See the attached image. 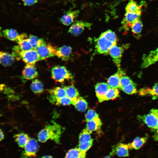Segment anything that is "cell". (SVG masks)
Here are the masks:
<instances>
[{
  "instance_id": "6da1fadb",
  "label": "cell",
  "mask_w": 158,
  "mask_h": 158,
  "mask_svg": "<svg viewBox=\"0 0 158 158\" xmlns=\"http://www.w3.org/2000/svg\"><path fill=\"white\" fill-rule=\"evenodd\" d=\"M96 42V52L100 54L108 55L110 48L117 45V38L115 33L109 30L102 33Z\"/></svg>"
},
{
  "instance_id": "7a4b0ae2",
  "label": "cell",
  "mask_w": 158,
  "mask_h": 158,
  "mask_svg": "<svg viewBox=\"0 0 158 158\" xmlns=\"http://www.w3.org/2000/svg\"><path fill=\"white\" fill-rule=\"evenodd\" d=\"M63 132L62 126L54 121L49 123L38 134L39 141L44 143L49 139L57 144L60 143V138Z\"/></svg>"
},
{
  "instance_id": "3957f363",
  "label": "cell",
  "mask_w": 158,
  "mask_h": 158,
  "mask_svg": "<svg viewBox=\"0 0 158 158\" xmlns=\"http://www.w3.org/2000/svg\"><path fill=\"white\" fill-rule=\"evenodd\" d=\"M52 78L56 82H64L65 80L73 78V75L66 67L56 66L51 70Z\"/></svg>"
},
{
  "instance_id": "277c9868",
  "label": "cell",
  "mask_w": 158,
  "mask_h": 158,
  "mask_svg": "<svg viewBox=\"0 0 158 158\" xmlns=\"http://www.w3.org/2000/svg\"><path fill=\"white\" fill-rule=\"evenodd\" d=\"M138 118L150 129L155 130L158 124V110L153 109L149 114L138 116Z\"/></svg>"
},
{
  "instance_id": "5b68a950",
  "label": "cell",
  "mask_w": 158,
  "mask_h": 158,
  "mask_svg": "<svg viewBox=\"0 0 158 158\" xmlns=\"http://www.w3.org/2000/svg\"><path fill=\"white\" fill-rule=\"evenodd\" d=\"M57 48L52 44L44 42L35 50L39 55L40 60L55 56Z\"/></svg>"
},
{
  "instance_id": "8992f818",
  "label": "cell",
  "mask_w": 158,
  "mask_h": 158,
  "mask_svg": "<svg viewBox=\"0 0 158 158\" xmlns=\"http://www.w3.org/2000/svg\"><path fill=\"white\" fill-rule=\"evenodd\" d=\"M39 149V145L37 140L34 138H30L25 146L21 158H31L36 156Z\"/></svg>"
},
{
  "instance_id": "52a82bcc",
  "label": "cell",
  "mask_w": 158,
  "mask_h": 158,
  "mask_svg": "<svg viewBox=\"0 0 158 158\" xmlns=\"http://www.w3.org/2000/svg\"><path fill=\"white\" fill-rule=\"evenodd\" d=\"M19 59H22L27 64L32 65L40 60L37 51L33 49L27 51H21L19 54Z\"/></svg>"
},
{
  "instance_id": "ba28073f",
  "label": "cell",
  "mask_w": 158,
  "mask_h": 158,
  "mask_svg": "<svg viewBox=\"0 0 158 158\" xmlns=\"http://www.w3.org/2000/svg\"><path fill=\"white\" fill-rule=\"evenodd\" d=\"M128 45H123L122 46H118L117 45L112 46L110 49L109 54L110 55L114 64L118 67L120 68L121 66V59L124 50L126 48H128Z\"/></svg>"
},
{
  "instance_id": "9c48e42d",
  "label": "cell",
  "mask_w": 158,
  "mask_h": 158,
  "mask_svg": "<svg viewBox=\"0 0 158 158\" xmlns=\"http://www.w3.org/2000/svg\"><path fill=\"white\" fill-rule=\"evenodd\" d=\"M91 23L82 21H76L69 29L68 32L73 36L80 35L85 29L90 28L92 26Z\"/></svg>"
},
{
  "instance_id": "30bf717a",
  "label": "cell",
  "mask_w": 158,
  "mask_h": 158,
  "mask_svg": "<svg viewBox=\"0 0 158 158\" xmlns=\"http://www.w3.org/2000/svg\"><path fill=\"white\" fill-rule=\"evenodd\" d=\"M141 68L145 69L158 61V48L152 51L149 54H144L142 58Z\"/></svg>"
},
{
  "instance_id": "8fae6325",
  "label": "cell",
  "mask_w": 158,
  "mask_h": 158,
  "mask_svg": "<svg viewBox=\"0 0 158 158\" xmlns=\"http://www.w3.org/2000/svg\"><path fill=\"white\" fill-rule=\"evenodd\" d=\"M140 16L135 13L126 12L122 22V27L124 30L127 31L131 29L132 25L140 19Z\"/></svg>"
},
{
  "instance_id": "7c38bea8",
  "label": "cell",
  "mask_w": 158,
  "mask_h": 158,
  "mask_svg": "<svg viewBox=\"0 0 158 158\" xmlns=\"http://www.w3.org/2000/svg\"><path fill=\"white\" fill-rule=\"evenodd\" d=\"M2 35L10 40L17 42L27 37V35L25 33L19 35L16 30L13 29L4 30L2 33Z\"/></svg>"
},
{
  "instance_id": "4fadbf2b",
  "label": "cell",
  "mask_w": 158,
  "mask_h": 158,
  "mask_svg": "<svg viewBox=\"0 0 158 158\" xmlns=\"http://www.w3.org/2000/svg\"><path fill=\"white\" fill-rule=\"evenodd\" d=\"M49 100L52 104H56L59 99L66 96V90L64 88L57 87L49 90Z\"/></svg>"
},
{
  "instance_id": "5bb4252c",
  "label": "cell",
  "mask_w": 158,
  "mask_h": 158,
  "mask_svg": "<svg viewBox=\"0 0 158 158\" xmlns=\"http://www.w3.org/2000/svg\"><path fill=\"white\" fill-rule=\"evenodd\" d=\"M126 73L120 68L118 72L112 75L108 78L107 84L110 88L118 89L120 88V79L121 77L125 76Z\"/></svg>"
},
{
  "instance_id": "9a60e30c",
  "label": "cell",
  "mask_w": 158,
  "mask_h": 158,
  "mask_svg": "<svg viewBox=\"0 0 158 158\" xmlns=\"http://www.w3.org/2000/svg\"><path fill=\"white\" fill-rule=\"evenodd\" d=\"M128 144L119 143L114 147L110 153V156L116 155L119 157L129 156V149Z\"/></svg>"
},
{
  "instance_id": "2e32d148",
  "label": "cell",
  "mask_w": 158,
  "mask_h": 158,
  "mask_svg": "<svg viewBox=\"0 0 158 158\" xmlns=\"http://www.w3.org/2000/svg\"><path fill=\"white\" fill-rule=\"evenodd\" d=\"M110 88L107 84L104 82L98 83L96 85V96L100 102L104 101V98Z\"/></svg>"
},
{
  "instance_id": "e0dca14e",
  "label": "cell",
  "mask_w": 158,
  "mask_h": 158,
  "mask_svg": "<svg viewBox=\"0 0 158 158\" xmlns=\"http://www.w3.org/2000/svg\"><path fill=\"white\" fill-rule=\"evenodd\" d=\"M138 93L140 96H150L153 100L156 99L158 98V82L156 83L152 88H143L140 89Z\"/></svg>"
},
{
  "instance_id": "ac0fdd59",
  "label": "cell",
  "mask_w": 158,
  "mask_h": 158,
  "mask_svg": "<svg viewBox=\"0 0 158 158\" xmlns=\"http://www.w3.org/2000/svg\"><path fill=\"white\" fill-rule=\"evenodd\" d=\"M80 11H70L65 14L61 18L60 21L63 25L69 26L74 22L75 19L78 17Z\"/></svg>"
},
{
  "instance_id": "d6986e66",
  "label": "cell",
  "mask_w": 158,
  "mask_h": 158,
  "mask_svg": "<svg viewBox=\"0 0 158 158\" xmlns=\"http://www.w3.org/2000/svg\"><path fill=\"white\" fill-rule=\"evenodd\" d=\"M23 76L27 80H33L38 76V73L34 65L27 64L23 69Z\"/></svg>"
},
{
  "instance_id": "ffe728a7",
  "label": "cell",
  "mask_w": 158,
  "mask_h": 158,
  "mask_svg": "<svg viewBox=\"0 0 158 158\" xmlns=\"http://www.w3.org/2000/svg\"><path fill=\"white\" fill-rule=\"evenodd\" d=\"M72 52V49L70 46L64 45L57 48L55 56L64 61L70 59Z\"/></svg>"
},
{
  "instance_id": "44dd1931",
  "label": "cell",
  "mask_w": 158,
  "mask_h": 158,
  "mask_svg": "<svg viewBox=\"0 0 158 158\" xmlns=\"http://www.w3.org/2000/svg\"><path fill=\"white\" fill-rule=\"evenodd\" d=\"M15 60L12 54L0 51V64L5 67L11 66Z\"/></svg>"
},
{
  "instance_id": "7402d4cb",
  "label": "cell",
  "mask_w": 158,
  "mask_h": 158,
  "mask_svg": "<svg viewBox=\"0 0 158 158\" xmlns=\"http://www.w3.org/2000/svg\"><path fill=\"white\" fill-rule=\"evenodd\" d=\"M102 125L101 120L99 117L87 122L86 129L90 133L99 130Z\"/></svg>"
},
{
  "instance_id": "603a6c76",
  "label": "cell",
  "mask_w": 158,
  "mask_h": 158,
  "mask_svg": "<svg viewBox=\"0 0 158 158\" xmlns=\"http://www.w3.org/2000/svg\"><path fill=\"white\" fill-rule=\"evenodd\" d=\"M126 12L141 15L142 14V6L138 5L134 0H130L126 5Z\"/></svg>"
},
{
  "instance_id": "cb8c5ba5",
  "label": "cell",
  "mask_w": 158,
  "mask_h": 158,
  "mask_svg": "<svg viewBox=\"0 0 158 158\" xmlns=\"http://www.w3.org/2000/svg\"><path fill=\"white\" fill-rule=\"evenodd\" d=\"M66 90V96L72 100L73 105L79 97V93L78 90L74 85L64 87Z\"/></svg>"
},
{
  "instance_id": "d4e9b609",
  "label": "cell",
  "mask_w": 158,
  "mask_h": 158,
  "mask_svg": "<svg viewBox=\"0 0 158 158\" xmlns=\"http://www.w3.org/2000/svg\"><path fill=\"white\" fill-rule=\"evenodd\" d=\"M148 137H137L135 138L131 143L128 144L130 149L138 150L145 145L148 140Z\"/></svg>"
},
{
  "instance_id": "484cf974",
  "label": "cell",
  "mask_w": 158,
  "mask_h": 158,
  "mask_svg": "<svg viewBox=\"0 0 158 158\" xmlns=\"http://www.w3.org/2000/svg\"><path fill=\"white\" fill-rule=\"evenodd\" d=\"M14 138L15 142H17L19 147L21 148H24L30 139L27 134L23 133L16 134Z\"/></svg>"
},
{
  "instance_id": "4316f807",
  "label": "cell",
  "mask_w": 158,
  "mask_h": 158,
  "mask_svg": "<svg viewBox=\"0 0 158 158\" xmlns=\"http://www.w3.org/2000/svg\"><path fill=\"white\" fill-rule=\"evenodd\" d=\"M73 105L78 111L81 112L86 111L88 107L87 102L84 98L81 97H79Z\"/></svg>"
},
{
  "instance_id": "83f0119b",
  "label": "cell",
  "mask_w": 158,
  "mask_h": 158,
  "mask_svg": "<svg viewBox=\"0 0 158 158\" xmlns=\"http://www.w3.org/2000/svg\"><path fill=\"white\" fill-rule=\"evenodd\" d=\"M30 88L32 91L35 94H41L44 91V86L42 82L38 80L33 81Z\"/></svg>"
},
{
  "instance_id": "f1b7e54d",
  "label": "cell",
  "mask_w": 158,
  "mask_h": 158,
  "mask_svg": "<svg viewBox=\"0 0 158 158\" xmlns=\"http://www.w3.org/2000/svg\"><path fill=\"white\" fill-rule=\"evenodd\" d=\"M119 96L118 89L110 88L105 96L104 100H114Z\"/></svg>"
},
{
  "instance_id": "f546056e",
  "label": "cell",
  "mask_w": 158,
  "mask_h": 158,
  "mask_svg": "<svg viewBox=\"0 0 158 158\" xmlns=\"http://www.w3.org/2000/svg\"><path fill=\"white\" fill-rule=\"evenodd\" d=\"M89 132L86 128L82 130L80 135H79V143H83L87 142L93 141V139L92 138Z\"/></svg>"
},
{
  "instance_id": "4dcf8cb0",
  "label": "cell",
  "mask_w": 158,
  "mask_h": 158,
  "mask_svg": "<svg viewBox=\"0 0 158 158\" xmlns=\"http://www.w3.org/2000/svg\"><path fill=\"white\" fill-rule=\"evenodd\" d=\"M28 39L33 49H36L45 42L43 39L39 38L33 35H30Z\"/></svg>"
},
{
  "instance_id": "1f68e13d",
  "label": "cell",
  "mask_w": 158,
  "mask_h": 158,
  "mask_svg": "<svg viewBox=\"0 0 158 158\" xmlns=\"http://www.w3.org/2000/svg\"><path fill=\"white\" fill-rule=\"evenodd\" d=\"M143 23L139 19L134 23L131 27L132 32L135 35H139L143 30Z\"/></svg>"
},
{
  "instance_id": "d6a6232c",
  "label": "cell",
  "mask_w": 158,
  "mask_h": 158,
  "mask_svg": "<svg viewBox=\"0 0 158 158\" xmlns=\"http://www.w3.org/2000/svg\"><path fill=\"white\" fill-rule=\"evenodd\" d=\"M18 46L21 51H27L32 49V47L28 39H25L19 40L17 42Z\"/></svg>"
},
{
  "instance_id": "836d02e7",
  "label": "cell",
  "mask_w": 158,
  "mask_h": 158,
  "mask_svg": "<svg viewBox=\"0 0 158 158\" xmlns=\"http://www.w3.org/2000/svg\"><path fill=\"white\" fill-rule=\"evenodd\" d=\"M122 90L128 94H133L137 93L138 92L137 85L134 82L122 88Z\"/></svg>"
},
{
  "instance_id": "e575fe53",
  "label": "cell",
  "mask_w": 158,
  "mask_h": 158,
  "mask_svg": "<svg viewBox=\"0 0 158 158\" xmlns=\"http://www.w3.org/2000/svg\"><path fill=\"white\" fill-rule=\"evenodd\" d=\"M81 152L78 148L71 149L68 152L64 158H78L80 157Z\"/></svg>"
},
{
  "instance_id": "d590c367",
  "label": "cell",
  "mask_w": 158,
  "mask_h": 158,
  "mask_svg": "<svg viewBox=\"0 0 158 158\" xmlns=\"http://www.w3.org/2000/svg\"><path fill=\"white\" fill-rule=\"evenodd\" d=\"M133 81L129 77L124 76L121 77L120 79V88L122 89L128 85L133 83Z\"/></svg>"
},
{
  "instance_id": "8d00e7d4",
  "label": "cell",
  "mask_w": 158,
  "mask_h": 158,
  "mask_svg": "<svg viewBox=\"0 0 158 158\" xmlns=\"http://www.w3.org/2000/svg\"><path fill=\"white\" fill-rule=\"evenodd\" d=\"M72 100L69 98L68 97L66 96L59 99L57 100L56 103V105L69 106L72 104Z\"/></svg>"
},
{
  "instance_id": "74e56055",
  "label": "cell",
  "mask_w": 158,
  "mask_h": 158,
  "mask_svg": "<svg viewBox=\"0 0 158 158\" xmlns=\"http://www.w3.org/2000/svg\"><path fill=\"white\" fill-rule=\"evenodd\" d=\"M93 141L87 142L83 143H79L78 149L81 152L86 153L90 149L93 145Z\"/></svg>"
},
{
  "instance_id": "f35d334b",
  "label": "cell",
  "mask_w": 158,
  "mask_h": 158,
  "mask_svg": "<svg viewBox=\"0 0 158 158\" xmlns=\"http://www.w3.org/2000/svg\"><path fill=\"white\" fill-rule=\"evenodd\" d=\"M97 117H98V114L95 110L92 109L89 110L85 115V118L87 122L90 121Z\"/></svg>"
},
{
  "instance_id": "ab89813d",
  "label": "cell",
  "mask_w": 158,
  "mask_h": 158,
  "mask_svg": "<svg viewBox=\"0 0 158 158\" xmlns=\"http://www.w3.org/2000/svg\"><path fill=\"white\" fill-rule=\"evenodd\" d=\"M23 4L26 6H31L35 4L39 0H22Z\"/></svg>"
},
{
  "instance_id": "60d3db41",
  "label": "cell",
  "mask_w": 158,
  "mask_h": 158,
  "mask_svg": "<svg viewBox=\"0 0 158 158\" xmlns=\"http://www.w3.org/2000/svg\"><path fill=\"white\" fill-rule=\"evenodd\" d=\"M4 138V135L2 130L0 129V141L2 140Z\"/></svg>"
},
{
  "instance_id": "b9f144b4",
  "label": "cell",
  "mask_w": 158,
  "mask_h": 158,
  "mask_svg": "<svg viewBox=\"0 0 158 158\" xmlns=\"http://www.w3.org/2000/svg\"><path fill=\"white\" fill-rule=\"evenodd\" d=\"M78 158H86V153L81 152L80 157H79Z\"/></svg>"
},
{
  "instance_id": "7bdbcfd3",
  "label": "cell",
  "mask_w": 158,
  "mask_h": 158,
  "mask_svg": "<svg viewBox=\"0 0 158 158\" xmlns=\"http://www.w3.org/2000/svg\"><path fill=\"white\" fill-rule=\"evenodd\" d=\"M156 132V137L158 138V124L157 126V127L156 129L155 130Z\"/></svg>"
},
{
  "instance_id": "ee69618b",
  "label": "cell",
  "mask_w": 158,
  "mask_h": 158,
  "mask_svg": "<svg viewBox=\"0 0 158 158\" xmlns=\"http://www.w3.org/2000/svg\"><path fill=\"white\" fill-rule=\"evenodd\" d=\"M41 158H54L52 156H43Z\"/></svg>"
},
{
  "instance_id": "f6af8a7d",
  "label": "cell",
  "mask_w": 158,
  "mask_h": 158,
  "mask_svg": "<svg viewBox=\"0 0 158 158\" xmlns=\"http://www.w3.org/2000/svg\"><path fill=\"white\" fill-rule=\"evenodd\" d=\"M112 158L111 157H110V156H106L104 157L103 158Z\"/></svg>"
}]
</instances>
